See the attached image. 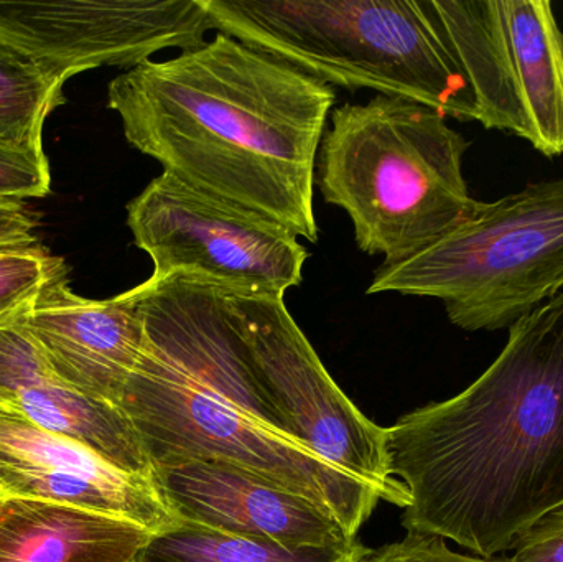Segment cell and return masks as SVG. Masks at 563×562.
I'll use <instances>...</instances> for the list:
<instances>
[{
    "mask_svg": "<svg viewBox=\"0 0 563 562\" xmlns=\"http://www.w3.org/2000/svg\"><path fill=\"white\" fill-rule=\"evenodd\" d=\"M36 220L25 205L0 203V247L36 243Z\"/></svg>",
    "mask_w": 563,
    "mask_h": 562,
    "instance_id": "7402d4cb",
    "label": "cell"
},
{
    "mask_svg": "<svg viewBox=\"0 0 563 562\" xmlns=\"http://www.w3.org/2000/svg\"><path fill=\"white\" fill-rule=\"evenodd\" d=\"M52 190L48 158L43 151H20L0 144V203L25 205Z\"/></svg>",
    "mask_w": 563,
    "mask_h": 562,
    "instance_id": "d6986e66",
    "label": "cell"
},
{
    "mask_svg": "<svg viewBox=\"0 0 563 562\" xmlns=\"http://www.w3.org/2000/svg\"><path fill=\"white\" fill-rule=\"evenodd\" d=\"M65 81L0 42V144L43 151V124L66 101Z\"/></svg>",
    "mask_w": 563,
    "mask_h": 562,
    "instance_id": "e0dca14e",
    "label": "cell"
},
{
    "mask_svg": "<svg viewBox=\"0 0 563 562\" xmlns=\"http://www.w3.org/2000/svg\"><path fill=\"white\" fill-rule=\"evenodd\" d=\"M468 145L435 109L377 95L331 111L314 180L324 201L351 218L357 247L394 263L475 211L463 177Z\"/></svg>",
    "mask_w": 563,
    "mask_h": 562,
    "instance_id": "5b68a950",
    "label": "cell"
},
{
    "mask_svg": "<svg viewBox=\"0 0 563 562\" xmlns=\"http://www.w3.org/2000/svg\"><path fill=\"white\" fill-rule=\"evenodd\" d=\"M228 313L257 375L291 436L331 464L363 478L399 508L409 491L387 467L386 428L367 419L341 392L279 297L224 294Z\"/></svg>",
    "mask_w": 563,
    "mask_h": 562,
    "instance_id": "9c48e42d",
    "label": "cell"
},
{
    "mask_svg": "<svg viewBox=\"0 0 563 562\" xmlns=\"http://www.w3.org/2000/svg\"><path fill=\"white\" fill-rule=\"evenodd\" d=\"M148 279L184 277L240 297L284 299L300 286L307 247L269 218L203 194L162 172L128 205Z\"/></svg>",
    "mask_w": 563,
    "mask_h": 562,
    "instance_id": "52a82bcc",
    "label": "cell"
},
{
    "mask_svg": "<svg viewBox=\"0 0 563 562\" xmlns=\"http://www.w3.org/2000/svg\"><path fill=\"white\" fill-rule=\"evenodd\" d=\"M0 495L68 505L141 525L152 535L180 527L154 482L129 474L71 439L0 408Z\"/></svg>",
    "mask_w": 563,
    "mask_h": 562,
    "instance_id": "8fae6325",
    "label": "cell"
},
{
    "mask_svg": "<svg viewBox=\"0 0 563 562\" xmlns=\"http://www.w3.org/2000/svg\"><path fill=\"white\" fill-rule=\"evenodd\" d=\"M478 122L563 154V32L548 0H430Z\"/></svg>",
    "mask_w": 563,
    "mask_h": 562,
    "instance_id": "ba28073f",
    "label": "cell"
},
{
    "mask_svg": "<svg viewBox=\"0 0 563 562\" xmlns=\"http://www.w3.org/2000/svg\"><path fill=\"white\" fill-rule=\"evenodd\" d=\"M360 562H509L508 558L460 554L433 535L407 533L404 540L369 550Z\"/></svg>",
    "mask_w": 563,
    "mask_h": 562,
    "instance_id": "ffe728a7",
    "label": "cell"
},
{
    "mask_svg": "<svg viewBox=\"0 0 563 562\" xmlns=\"http://www.w3.org/2000/svg\"><path fill=\"white\" fill-rule=\"evenodd\" d=\"M386 434L389 475L409 491L407 533L483 558L511 550L563 505V290L509 329L468 388Z\"/></svg>",
    "mask_w": 563,
    "mask_h": 562,
    "instance_id": "6da1fadb",
    "label": "cell"
},
{
    "mask_svg": "<svg viewBox=\"0 0 563 562\" xmlns=\"http://www.w3.org/2000/svg\"><path fill=\"white\" fill-rule=\"evenodd\" d=\"M144 349L118 406L151 464L220 461L307 498L351 538L383 492L294 438L228 313L224 294L172 277L131 289Z\"/></svg>",
    "mask_w": 563,
    "mask_h": 562,
    "instance_id": "3957f363",
    "label": "cell"
},
{
    "mask_svg": "<svg viewBox=\"0 0 563 562\" xmlns=\"http://www.w3.org/2000/svg\"><path fill=\"white\" fill-rule=\"evenodd\" d=\"M151 538L122 518L0 495V562H135Z\"/></svg>",
    "mask_w": 563,
    "mask_h": 562,
    "instance_id": "9a60e30c",
    "label": "cell"
},
{
    "mask_svg": "<svg viewBox=\"0 0 563 562\" xmlns=\"http://www.w3.org/2000/svg\"><path fill=\"white\" fill-rule=\"evenodd\" d=\"M203 0H0V42L62 81L207 42Z\"/></svg>",
    "mask_w": 563,
    "mask_h": 562,
    "instance_id": "30bf717a",
    "label": "cell"
},
{
    "mask_svg": "<svg viewBox=\"0 0 563 562\" xmlns=\"http://www.w3.org/2000/svg\"><path fill=\"white\" fill-rule=\"evenodd\" d=\"M13 322L66 385L118 406L144 349V322L129 290L112 299H86L73 293L65 266Z\"/></svg>",
    "mask_w": 563,
    "mask_h": 562,
    "instance_id": "4fadbf2b",
    "label": "cell"
},
{
    "mask_svg": "<svg viewBox=\"0 0 563 562\" xmlns=\"http://www.w3.org/2000/svg\"><path fill=\"white\" fill-rule=\"evenodd\" d=\"M563 290V178L475 211L406 260L383 263L367 294L435 297L466 332L511 329Z\"/></svg>",
    "mask_w": 563,
    "mask_h": 562,
    "instance_id": "8992f818",
    "label": "cell"
},
{
    "mask_svg": "<svg viewBox=\"0 0 563 562\" xmlns=\"http://www.w3.org/2000/svg\"><path fill=\"white\" fill-rule=\"evenodd\" d=\"M152 482L181 520L220 533L288 548H346L356 540L307 498L227 462H158Z\"/></svg>",
    "mask_w": 563,
    "mask_h": 562,
    "instance_id": "7c38bea8",
    "label": "cell"
},
{
    "mask_svg": "<svg viewBox=\"0 0 563 562\" xmlns=\"http://www.w3.org/2000/svg\"><path fill=\"white\" fill-rule=\"evenodd\" d=\"M211 30L318 81L478 122L475 96L430 0H203Z\"/></svg>",
    "mask_w": 563,
    "mask_h": 562,
    "instance_id": "277c9868",
    "label": "cell"
},
{
    "mask_svg": "<svg viewBox=\"0 0 563 562\" xmlns=\"http://www.w3.org/2000/svg\"><path fill=\"white\" fill-rule=\"evenodd\" d=\"M369 548H288L220 533L194 521L152 535L135 562H360Z\"/></svg>",
    "mask_w": 563,
    "mask_h": 562,
    "instance_id": "2e32d148",
    "label": "cell"
},
{
    "mask_svg": "<svg viewBox=\"0 0 563 562\" xmlns=\"http://www.w3.org/2000/svg\"><path fill=\"white\" fill-rule=\"evenodd\" d=\"M509 551V562H563V505L532 524Z\"/></svg>",
    "mask_w": 563,
    "mask_h": 562,
    "instance_id": "44dd1931",
    "label": "cell"
},
{
    "mask_svg": "<svg viewBox=\"0 0 563 562\" xmlns=\"http://www.w3.org/2000/svg\"><path fill=\"white\" fill-rule=\"evenodd\" d=\"M334 104L333 86L220 32L129 68L108 88L132 147L310 243L314 168Z\"/></svg>",
    "mask_w": 563,
    "mask_h": 562,
    "instance_id": "7a4b0ae2",
    "label": "cell"
},
{
    "mask_svg": "<svg viewBox=\"0 0 563 562\" xmlns=\"http://www.w3.org/2000/svg\"><path fill=\"white\" fill-rule=\"evenodd\" d=\"M65 263L36 241L0 247V327L13 322Z\"/></svg>",
    "mask_w": 563,
    "mask_h": 562,
    "instance_id": "ac0fdd59",
    "label": "cell"
},
{
    "mask_svg": "<svg viewBox=\"0 0 563 562\" xmlns=\"http://www.w3.org/2000/svg\"><path fill=\"white\" fill-rule=\"evenodd\" d=\"M0 408L152 481L151 461L125 412L66 385L15 322L0 327Z\"/></svg>",
    "mask_w": 563,
    "mask_h": 562,
    "instance_id": "5bb4252c",
    "label": "cell"
}]
</instances>
